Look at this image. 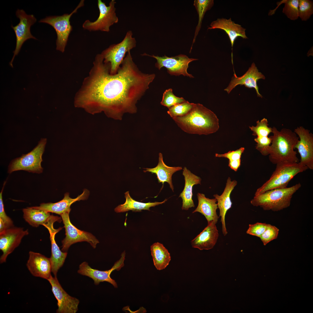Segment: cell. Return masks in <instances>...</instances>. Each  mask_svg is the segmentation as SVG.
<instances>
[{
    "label": "cell",
    "instance_id": "cell-1",
    "mask_svg": "<svg viewBox=\"0 0 313 313\" xmlns=\"http://www.w3.org/2000/svg\"><path fill=\"white\" fill-rule=\"evenodd\" d=\"M98 54L88 75L76 94L74 105L92 114L103 112L108 117L121 120L125 113H136V104L154 79V74L144 73L134 62L130 51L116 73Z\"/></svg>",
    "mask_w": 313,
    "mask_h": 313
},
{
    "label": "cell",
    "instance_id": "cell-2",
    "mask_svg": "<svg viewBox=\"0 0 313 313\" xmlns=\"http://www.w3.org/2000/svg\"><path fill=\"white\" fill-rule=\"evenodd\" d=\"M172 119L180 128L190 134L208 135L219 129V120L211 110L200 103H194L185 115Z\"/></svg>",
    "mask_w": 313,
    "mask_h": 313
},
{
    "label": "cell",
    "instance_id": "cell-3",
    "mask_svg": "<svg viewBox=\"0 0 313 313\" xmlns=\"http://www.w3.org/2000/svg\"><path fill=\"white\" fill-rule=\"evenodd\" d=\"M272 133L268 155L270 162L276 165L280 162H299L297 152L294 150L299 139L296 133L286 128L279 131L275 127L272 128Z\"/></svg>",
    "mask_w": 313,
    "mask_h": 313
},
{
    "label": "cell",
    "instance_id": "cell-4",
    "mask_svg": "<svg viewBox=\"0 0 313 313\" xmlns=\"http://www.w3.org/2000/svg\"><path fill=\"white\" fill-rule=\"evenodd\" d=\"M301 187L299 183L290 187L269 190L254 196L250 203L265 210L280 211L290 206L293 195Z\"/></svg>",
    "mask_w": 313,
    "mask_h": 313
},
{
    "label": "cell",
    "instance_id": "cell-5",
    "mask_svg": "<svg viewBox=\"0 0 313 313\" xmlns=\"http://www.w3.org/2000/svg\"><path fill=\"white\" fill-rule=\"evenodd\" d=\"M268 180L257 189L254 196L267 190L276 188L287 187L290 181L297 174L308 169L298 163L280 162Z\"/></svg>",
    "mask_w": 313,
    "mask_h": 313
},
{
    "label": "cell",
    "instance_id": "cell-6",
    "mask_svg": "<svg viewBox=\"0 0 313 313\" xmlns=\"http://www.w3.org/2000/svg\"><path fill=\"white\" fill-rule=\"evenodd\" d=\"M132 36V31H128L121 42L110 45L101 53L104 62L110 64V73L111 74L117 73L126 53L136 47L137 41Z\"/></svg>",
    "mask_w": 313,
    "mask_h": 313
},
{
    "label": "cell",
    "instance_id": "cell-7",
    "mask_svg": "<svg viewBox=\"0 0 313 313\" xmlns=\"http://www.w3.org/2000/svg\"><path fill=\"white\" fill-rule=\"evenodd\" d=\"M46 142V139H41L32 151L13 160L9 165L8 172L11 173L14 171L23 170L38 174L42 173V156Z\"/></svg>",
    "mask_w": 313,
    "mask_h": 313
},
{
    "label": "cell",
    "instance_id": "cell-8",
    "mask_svg": "<svg viewBox=\"0 0 313 313\" xmlns=\"http://www.w3.org/2000/svg\"><path fill=\"white\" fill-rule=\"evenodd\" d=\"M84 1L81 0L77 7L70 14L47 17L39 21V22L46 23L50 25L55 30L57 36L56 41L57 50L62 52L64 51L69 36L72 30L70 19L79 8L84 6Z\"/></svg>",
    "mask_w": 313,
    "mask_h": 313
},
{
    "label": "cell",
    "instance_id": "cell-9",
    "mask_svg": "<svg viewBox=\"0 0 313 313\" xmlns=\"http://www.w3.org/2000/svg\"><path fill=\"white\" fill-rule=\"evenodd\" d=\"M116 2L112 0L109 5L107 6L105 3L101 0H98L97 4L99 11V14L97 19L94 22L87 20L83 23V28L90 31L100 30L108 32L110 27L114 23H117L119 19L116 13L115 5Z\"/></svg>",
    "mask_w": 313,
    "mask_h": 313
},
{
    "label": "cell",
    "instance_id": "cell-10",
    "mask_svg": "<svg viewBox=\"0 0 313 313\" xmlns=\"http://www.w3.org/2000/svg\"><path fill=\"white\" fill-rule=\"evenodd\" d=\"M69 213L66 212L60 215L65 232V237L62 241L61 251L67 252L72 245L82 241L88 242L95 248L99 241L91 233L79 230L73 225L70 220Z\"/></svg>",
    "mask_w": 313,
    "mask_h": 313
},
{
    "label": "cell",
    "instance_id": "cell-11",
    "mask_svg": "<svg viewBox=\"0 0 313 313\" xmlns=\"http://www.w3.org/2000/svg\"><path fill=\"white\" fill-rule=\"evenodd\" d=\"M143 55L155 59L157 61L155 67L159 70L163 67H165L168 72L171 75L177 76L182 75L190 78L194 77L188 72L187 70L189 64L193 61L198 60L197 59L190 58L186 55L182 54L170 57L165 55L163 57L154 55H150L145 53Z\"/></svg>",
    "mask_w": 313,
    "mask_h": 313
},
{
    "label": "cell",
    "instance_id": "cell-12",
    "mask_svg": "<svg viewBox=\"0 0 313 313\" xmlns=\"http://www.w3.org/2000/svg\"><path fill=\"white\" fill-rule=\"evenodd\" d=\"M16 15L19 19V23L15 26L11 25L14 30L16 38V44L14 55L10 63V65L13 67L12 62L15 56L18 55L23 43L30 39H37L31 34V26L36 21L37 19L33 14H27L23 10L18 9Z\"/></svg>",
    "mask_w": 313,
    "mask_h": 313
},
{
    "label": "cell",
    "instance_id": "cell-13",
    "mask_svg": "<svg viewBox=\"0 0 313 313\" xmlns=\"http://www.w3.org/2000/svg\"><path fill=\"white\" fill-rule=\"evenodd\" d=\"M294 132L299 137L294 148L297 149L301 157L299 162L313 170V134L302 126L297 127Z\"/></svg>",
    "mask_w": 313,
    "mask_h": 313
},
{
    "label": "cell",
    "instance_id": "cell-14",
    "mask_svg": "<svg viewBox=\"0 0 313 313\" xmlns=\"http://www.w3.org/2000/svg\"><path fill=\"white\" fill-rule=\"evenodd\" d=\"M125 253L124 251L121 254L120 259L116 262L113 267L109 270L101 271L91 268L88 263L84 262L80 265L78 273L81 275L87 276L92 279L95 285L100 283L107 282L112 284L115 288L118 286L115 281L110 276L112 272L115 270L119 271L124 266Z\"/></svg>",
    "mask_w": 313,
    "mask_h": 313
},
{
    "label": "cell",
    "instance_id": "cell-15",
    "mask_svg": "<svg viewBox=\"0 0 313 313\" xmlns=\"http://www.w3.org/2000/svg\"><path fill=\"white\" fill-rule=\"evenodd\" d=\"M28 234V230L14 226L0 232V249L3 252L0 263L6 262L8 256L19 245L23 238Z\"/></svg>",
    "mask_w": 313,
    "mask_h": 313
},
{
    "label": "cell",
    "instance_id": "cell-16",
    "mask_svg": "<svg viewBox=\"0 0 313 313\" xmlns=\"http://www.w3.org/2000/svg\"><path fill=\"white\" fill-rule=\"evenodd\" d=\"M52 287V290L57 301V313H75L78 310L79 301L69 295L63 289L57 276L52 275L47 280Z\"/></svg>",
    "mask_w": 313,
    "mask_h": 313
},
{
    "label": "cell",
    "instance_id": "cell-17",
    "mask_svg": "<svg viewBox=\"0 0 313 313\" xmlns=\"http://www.w3.org/2000/svg\"><path fill=\"white\" fill-rule=\"evenodd\" d=\"M234 73L228 86L224 90L229 94L235 87L239 85H244L248 88H253L256 90L257 96L262 98L263 96L259 92L257 82L259 79H264L265 77L259 71L254 63H253L247 71L242 76L238 77Z\"/></svg>",
    "mask_w": 313,
    "mask_h": 313
},
{
    "label": "cell",
    "instance_id": "cell-18",
    "mask_svg": "<svg viewBox=\"0 0 313 313\" xmlns=\"http://www.w3.org/2000/svg\"><path fill=\"white\" fill-rule=\"evenodd\" d=\"M26 266L33 276L48 280L51 276L52 266L50 258L37 252L30 251Z\"/></svg>",
    "mask_w": 313,
    "mask_h": 313
},
{
    "label": "cell",
    "instance_id": "cell-19",
    "mask_svg": "<svg viewBox=\"0 0 313 313\" xmlns=\"http://www.w3.org/2000/svg\"><path fill=\"white\" fill-rule=\"evenodd\" d=\"M89 193V191L88 190L85 189L81 194L77 198L73 199L70 197L68 193H66L63 199L59 202L55 203H43L39 206L32 207L61 215L66 212H70L71 205L76 201L87 199Z\"/></svg>",
    "mask_w": 313,
    "mask_h": 313
},
{
    "label": "cell",
    "instance_id": "cell-20",
    "mask_svg": "<svg viewBox=\"0 0 313 313\" xmlns=\"http://www.w3.org/2000/svg\"><path fill=\"white\" fill-rule=\"evenodd\" d=\"M22 211L25 221L33 227H37L41 225L47 228L55 222L61 221L60 217L51 215L50 212L32 207L24 208Z\"/></svg>",
    "mask_w": 313,
    "mask_h": 313
},
{
    "label": "cell",
    "instance_id": "cell-21",
    "mask_svg": "<svg viewBox=\"0 0 313 313\" xmlns=\"http://www.w3.org/2000/svg\"><path fill=\"white\" fill-rule=\"evenodd\" d=\"M237 182L236 180L231 181L230 177L227 180L225 187L222 194L213 195L217 202L218 208L219 210V216L221 217V222L222 223V232L224 236L228 234L225 223V217L228 211L232 207V203L230 199L231 194L236 186Z\"/></svg>",
    "mask_w": 313,
    "mask_h": 313
},
{
    "label": "cell",
    "instance_id": "cell-22",
    "mask_svg": "<svg viewBox=\"0 0 313 313\" xmlns=\"http://www.w3.org/2000/svg\"><path fill=\"white\" fill-rule=\"evenodd\" d=\"M213 221L208 223L207 226L191 241L192 247L200 250L212 249L216 243L219 236L218 231Z\"/></svg>",
    "mask_w": 313,
    "mask_h": 313
},
{
    "label": "cell",
    "instance_id": "cell-23",
    "mask_svg": "<svg viewBox=\"0 0 313 313\" xmlns=\"http://www.w3.org/2000/svg\"><path fill=\"white\" fill-rule=\"evenodd\" d=\"M210 26V27L208 29H219L225 31L230 39L232 50L234 42L237 37H241L243 39L248 38L245 34L246 29L242 27L241 25L232 21L231 18L228 19L223 18H218L212 22Z\"/></svg>",
    "mask_w": 313,
    "mask_h": 313
},
{
    "label": "cell",
    "instance_id": "cell-24",
    "mask_svg": "<svg viewBox=\"0 0 313 313\" xmlns=\"http://www.w3.org/2000/svg\"><path fill=\"white\" fill-rule=\"evenodd\" d=\"M183 175L184 177L185 184L184 188L179 195V197L182 200V210H188L189 208L194 207L192 199V189L195 185L201 184V178L192 173L190 171L184 167L183 169Z\"/></svg>",
    "mask_w": 313,
    "mask_h": 313
},
{
    "label": "cell",
    "instance_id": "cell-25",
    "mask_svg": "<svg viewBox=\"0 0 313 313\" xmlns=\"http://www.w3.org/2000/svg\"><path fill=\"white\" fill-rule=\"evenodd\" d=\"M182 169L181 167H170L166 165L163 160L162 154L159 153V162L157 165L155 167L151 168H145L143 170L144 172H147L155 174L157 176L158 182L163 184L162 189L164 183L166 182L169 185L170 188L174 192V188L172 184V176L175 172Z\"/></svg>",
    "mask_w": 313,
    "mask_h": 313
},
{
    "label": "cell",
    "instance_id": "cell-26",
    "mask_svg": "<svg viewBox=\"0 0 313 313\" xmlns=\"http://www.w3.org/2000/svg\"><path fill=\"white\" fill-rule=\"evenodd\" d=\"M197 196L198 201V205L192 213L199 212L205 216L208 223L213 221L216 224L219 216L216 213L218 207L216 199L215 198L209 199L206 197L204 194L199 193H197Z\"/></svg>",
    "mask_w": 313,
    "mask_h": 313
},
{
    "label": "cell",
    "instance_id": "cell-27",
    "mask_svg": "<svg viewBox=\"0 0 313 313\" xmlns=\"http://www.w3.org/2000/svg\"><path fill=\"white\" fill-rule=\"evenodd\" d=\"M61 229V228L57 229L53 228L48 230L51 245V255L50 258L52 272L55 276H57L59 270L63 266L67 254V252H63L60 250L55 239L56 234Z\"/></svg>",
    "mask_w": 313,
    "mask_h": 313
},
{
    "label": "cell",
    "instance_id": "cell-28",
    "mask_svg": "<svg viewBox=\"0 0 313 313\" xmlns=\"http://www.w3.org/2000/svg\"><path fill=\"white\" fill-rule=\"evenodd\" d=\"M124 194L125 201L124 203L119 205L114 209V211L117 213L123 212L129 210L136 212H141L142 210L150 211V208L162 204L167 200L166 199L161 202H149L144 203L136 201L133 199L130 196L129 191L126 192Z\"/></svg>",
    "mask_w": 313,
    "mask_h": 313
},
{
    "label": "cell",
    "instance_id": "cell-29",
    "mask_svg": "<svg viewBox=\"0 0 313 313\" xmlns=\"http://www.w3.org/2000/svg\"><path fill=\"white\" fill-rule=\"evenodd\" d=\"M150 250L154 264L156 269L159 270L165 269L171 259L168 250L163 244L156 242L151 246Z\"/></svg>",
    "mask_w": 313,
    "mask_h": 313
},
{
    "label": "cell",
    "instance_id": "cell-30",
    "mask_svg": "<svg viewBox=\"0 0 313 313\" xmlns=\"http://www.w3.org/2000/svg\"><path fill=\"white\" fill-rule=\"evenodd\" d=\"M214 4L213 0H195L194 5L195 6L199 16V21L196 27L193 43H194L197 35L200 29L202 22L206 12L210 10Z\"/></svg>",
    "mask_w": 313,
    "mask_h": 313
},
{
    "label": "cell",
    "instance_id": "cell-31",
    "mask_svg": "<svg viewBox=\"0 0 313 313\" xmlns=\"http://www.w3.org/2000/svg\"><path fill=\"white\" fill-rule=\"evenodd\" d=\"M194 103H190L187 101L176 104L169 108L168 113L172 118L184 116L189 112L193 108Z\"/></svg>",
    "mask_w": 313,
    "mask_h": 313
},
{
    "label": "cell",
    "instance_id": "cell-32",
    "mask_svg": "<svg viewBox=\"0 0 313 313\" xmlns=\"http://www.w3.org/2000/svg\"><path fill=\"white\" fill-rule=\"evenodd\" d=\"M256 126H249V128L253 132L252 135L256 137L268 136L272 132V128L269 126L268 121L265 118H263L260 121L256 122Z\"/></svg>",
    "mask_w": 313,
    "mask_h": 313
},
{
    "label": "cell",
    "instance_id": "cell-33",
    "mask_svg": "<svg viewBox=\"0 0 313 313\" xmlns=\"http://www.w3.org/2000/svg\"><path fill=\"white\" fill-rule=\"evenodd\" d=\"M299 0H285L283 12L291 20L297 19L299 16Z\"/></svg>",
    "mask_w": 313,
    "mask_h": 313
},
{
    "label": "cell",
    "instance_id": "cell-34",
    "mask_svg": "<svg viewBox=\"0 0 313 313\" xmlns=\"http://www.w3.org/2000/svg\"><path fill=\"white\" fill-rule=\"evenodd\" d=\"M186 101L183 97L175 96L173 93L172 90L169 89L164 92L161 104L169 108L173 105Z\"/></svg>",
    "mask_w": 313,
    "mask_h": 313
},
{
    "label": "cell",
    "instance_id": "cell-35",
    "mask_svg": "<svg viewBox=\"0 0 313 313\" xmlns=\"http://www.w3.org/2000/svg\"><path fill=\"white\" fill-rule=\"evenodd\" d=\"M299 17L303 21L308 20L313 13V2L309 0L299 1Z\"/></svg>",
    "mask_w": 313,
    "mask_h": 313
},
{
    "label": "cell",
    "instance_id": "cell-36",
    "mask_svg": "<svg viewBox=\"0 0 313 313\" xmlns=\"http://www.w3.org/2000/svg\"><path fill=\"white\" fill-rule=\"evenodd\" d=\"M256 144V149L263 156L268 155L270 145L272 142L270 137L268 136L256 137L254 139Z\"/></svg>",
    "mask_w": 313,
    "mask_h": 313
},
{
    "label": "cell",
    "instance_id": "cell-37",
    "mask_svg": "<svg viewBox=\"0 0 313 313\" xmlns=\"http://www.w3.org/2000/svg\"><path fill=\"white\" fill-rule=\"evenodd\" d=\"M279 230L276 226L268 224L260 238L264 245L277 238Z\"/></svg>",
    "mask_w": 313,
    "mask_h": 313
},
{
    "label": "cell",
    "instance_id": "cell-38",
    "mask_svg": "<svg viewBox=\"0 0 313 313\" xmlns=\"http://www.w3.org/2000/svg\"><path fill=\"white\" fill-rule=\"evenodd\" d=\"M5 184L0 193V223L3 224L6 229L14 227L13 221L6 214L4 210V204L2 199V192Z\"/></svg>",
    "mask_w": 313,
    "mask_h": 313
},
{
    "label": "cell",
    "instance_id": "cell-39",
    "mask_svg": "<svg viewBox=\"0 0 313 313\" xmlns=\"http://www.w3.org/2000/svg\"><path fill=\"white\" fill-rule=\"evenodd\" d=\"M268 224L257 222L249 224L246 233L260 238L267 228Z\"/></svg>",
    "mask_w": 313,
    "mask_h": 313
},
{
    "label": "cell",
    "instance_id": "cell-40",
    "mask_svg": "<svg viewBox=\"0 0 313 313\" xmlns=\"http://www.w3.org/2000/svg\"><path fill=\"white\" fill-rule=\"evenodd\" d=\"M245 150L244 147H241L235 151H230L223 154L216 153L215 156L223 157L228 159L229 161L241 159L242 154Z\"/></svg>",
    "mask_w": 313,
    "mask_h": 313
},
{
    "label": "cell",
    "instance_id": "cell-41",
    "mask_svg": "<svg viewBox=\"0 0 313 313\" xmlns=\"http://www.w3.org/2000/svg\"><path fill=\"white\" fill-rule=\"evenodd\" d=\"M241 164V159L233 161H229L228 166L236 172L240 167Z\"/></svg>",
    "mask_w": 313,
    "mask_h": 313
}]
</instances>
